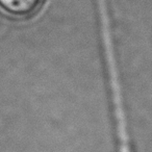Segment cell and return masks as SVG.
<instances>
[{
    "instance_id": "1",
    "label": "cell",
    "mask_w": 152,
    "mask_h": 152,
    "mask_svg": "<svg viewBox=\"0 0 152 152\" xmlns=\"http://www.w3.org/2000/svg\"><path fill=\"white\" fill-rule=\"evenodd\" d=\"M42 0H0V7L16 17H28L36 13Z\"/></svg>"
}]
</instances>
